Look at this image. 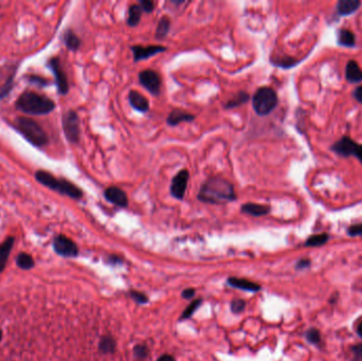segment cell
Segmentation results:
<instances>
[{
  "instance_id": "7402d4cb",
  "label": "cell",
  "mask_w": 362,
  "mask_h": 361,
  "mask_svg": "<svg viewBox=\"0 0 362 361\" xmlns=\"http://www.w3.org/2000/svg\"><path fill=\"white\" fill-rule=\"evenodd\" d=\"M338 44L342 47L353 48L356 45V36L354 33L347 29H341L338 33Z\"/></svg>"
},
{
  "instance_id": "83f0119b",
  "label": "cell",
  "mask_w": 362,
  "mask_h": 361,
  "mask_svg": "<svg viewBox=\"0 0 362 361\" xmlns=\"http://www.w3.org/2000/svg\"><path fill=\"white\" fill-rule=\"evenodd\" d=\"M114 349H116V343L114 340L109 337V336H106L103 337L100 342V350L103 353H113Z\"/></svg>"
},
{
  "instance_id": "836d02e7",
  "label": "cell",
  "mask_w": 362,
  "mask_h": 361,
  "mask_svg": "<svg viewBox=\"0 0 362 361\" xmlns=\"http://www.w3.org/2000/svg\"><path fill=\"white\" fill-rule=\"evenodd\" d=\"M140 6H141L142 11L145 13H152L155 9V3L151 0H141L140 1Z\"/></svg>"
},
{
  "instance_id": "d590c367",
  "label": "cell",
  "mask_w": 362,
  "mask_h": 361,
  "mask_svg": "<svg viewBox=\"0 0 362 361\" xmlns=\"http://www.w3.org/2000/svg\"><path fill=\"white\" fill-rule=\"evenodd\" d=\"M131 298H133L137 303H139V304H144V303L147 302V298L146 295L143 294L142 292H138V291H131L130 293Z\"/></svg>"
},
{
  "instance_id": "6da1fadb",
  "label": "cell",
  "mask_w": 362,
  "mask_h": 361,
  "mask_svg": "<svg viewBox=\"0 0 362 361\" xmlns=\"http://www.w3.org/2000/svg\"><path fill=\"white\" fill-rule=\"evenodd\" d=\"M197 198L205 203L221 204L236 200V193L232 183L227 179L211 177L201 184Z\"/></svg>"
},
{
  "instance_id": "44dd1931",
  "label": "cell",
  "mask_w": 362,
  "mask_h": 361,
  "mask_svg": "<svg viewBox=\"0 0 362 361\" xmlns=\"http://www.w3.org/2000/svg\"><path fill=\"white\" fill-rule=\"evenodd\" d=\"M63 42L65 46L71 51H77L81 47V39L72 30H66L63 34Z\"/></svg>"
},
{
  "instance_id": "7a4b0ae2",
  "label": "cell",
  "mask_w": 362,
  "mask_h": 361,
  "mask_svg": "<svg viewBox=\"0 0 362 361\" xmlns=\"http://www.w3.org/2000/svg\"><path fill=\"white\" fill-rule=\"evenodd\" d=\"M15 107L17 110L32 116H44L54 110L55 103L47 95L35 91H24L16 100Z\"/></svg>"
},
{
  "instance_id": "74e56055",
  "label": "cell",
  "mask_w": 362,
  "mask_h": 361,
  "mask_svg": "<svg viewBox=\"0 0 362 361\" xmlns=\"http://www.w3.org/2000/svg\"><path fill=\"white\" fill-rule=\"evenodd\" d=\"M134 352L136 357L139 359H144L147 356V349L144 346H137Z\"/></svg>"
},
{
  "instance_id": "1f68e13d",
  "label": "cell",
  "mask_w": 362,
  "mask_h": 361,
  "mask_svg": "<svg viewBox=\"0 0 362 361\" xmlns=\"http://www.w3.org/2000/svg\"><path fill=\"white\" fill-rule=\"evenodd\" d=\"M306 338L307 340L312 343V344H317L320 342V333L319 331L315 330V328H311L307 333H306Z\"/></svg>"
},
{
  "instance_id": "4fadbf2b",
  "label": "cell",
  "mask_w": 362,
  "mask_h": 361,
  "mask_svg": "<svg viewBox=\"0 0 362 361\" xmlns=\"http://www.w3.org/2000/svg\"><path fill=\"white\" fill-rule=\"evenodd\" d=\"M167 50L166 47L163 46H134L131 47V51L134 53V60L135 62H139V61H143L146 59H150V57L158 54V53H162Z\"/></svg>"
},
{
  "instance_id": "5bb4252c",
  "label": "cell",
  "mask_w": 362,
  "mask_h": 361,
  "mask_svg": "<svg viewBox=\"0 0 362 361\" xmlns=\"http://www.w3.org/2000/svg\"><path fill=\"white\" fill-rule=\"evenodd\" d=\"M128 100L131 107L140 112H147L150 110V102L147 98L136 90H131L128 93Z\"/></svg>"
},
{
  "instance_id": "ee69618b",
  "label": "cell",
  "mask_w": 362,
  "mask_h": 361,
  "mask_svg": "<svg viewBox=\"0 0 362 361\" xmlns=\"http://www.w3.org/2000/svg\"><path fill=\"white\" fill-rule=\"evenodd\" d=\"M158 361H175V360L170 355H163L158 359Z\"/></svg>"
},
{
  "instance_id": "d6986e66",
  "label": "cell",
  "mask_w": 362,
  "mask_h": 361,
  "mask_svg": "<svg viewBox=\"0 0 362 361\" xmlns=\"http://www.w3.org/2000/svg\"><path fill=\"white\" fill-rule=\"evenodd\" d=\"M14 242H15L14 237L10 236V237H7V239L1 245H0V272H2L3 269L5 268L6 262H7V259H9L11 250L13 248Z\"/></svg>"
},
{
  "instance_id": "ab89813d",
  "label": "cell",
  "mask_w": 362,
  "mask_h": 361,
  "mask_svg": "<svg viewBox=\"0 0 362 361\" xmlns=\"http://www.w3.org/2000/svg\"><path fill=\"white\" fill-rule=\"evenodd\" d=\"M354 97L362 104V86H358L355 90H354Z\"/></svg>"
},
{
  "instance_id": "d4e9b609",
  "label": "cell",
  "mask_w": 362,
  "mask_h": 361,
  "mask_svg": "<svg viewBox=\"0 0 362 361\" xmlns=\"http://www.w3.org/2000/svg\"><path fill=\"white\" fill-rule=\"evenodd\" d=\"M171 29V19L168 16H162V18L158 22L157 29H156L155 36L158 39H162L168 35V33Z\"/></svg>"
},
{
  "instance_id": "4316f807",
  "label": "cell",
  "mask_w": 362,
  "mask_h": 361,
  "mask_svg": "<svg viewBox=\"0 0 362 361\" xmlns=\"http://www.w3.org/2000/svg\"><path fill=\"white\" fill-rule=\"evenodd\" d=\"M16 263L21 269H31L34 266V261L28 253H20L17 257V260H16Z\"/></svg>"
},
{
  "instance_id": "cb8c5ba5",
  "label": "cell",
  "mask_w": 362,
  "mask_h": 361,
  "mask_svg": "<svg viewBox=\"0 0 362 361\" xmlns=\"http://www.w3.org/2000/svg\"><path fill=\"white\" fill-rule=\"evenodd\" d=\"M248 101H249V94L248 93L245 92V91L238 92L232 98H230V100L225 104V108L226 109L235 108V107H238V106L246 104Z\"/></svg>"
},
{
  "instance_id": "8fae6325",
  "label": "cell",
  "mask_w": 362,
  "mask_h": 361,
  "mask_svg": "<svg viewBox=\"0 0 362 361\" xmlns=\"http://www.w3.org/2000/svg\"><path fill=\"white\" fill-rule=\"evenodd\" d=\"M104 197L107 201L120 208L128 206V198L126 193L118 186H109L104 191Z\"/></svg>"
},
{
  "instance_id": "f546056e",
  "label": "cell",
  "mask_w": 362,
  "mask_h": 361,
  "mask_svg": "<svg viewBox=\"0 0 362 361\" xmlns=\"http://www.w3.org/2000/svg\"><path fill=\"white\" fill-rule=\"evenodd\" d=\"M13 86H14V73L7 78L5 83L0 87V100L10 93V91L13 89Z\"/></svg>"
},
{
  "instance_id": "603a6c76",
  "label": "cell",
  "mask_w": 362,
  "mask_h": 361,
  "mask_svg": "<svg viewBox=\"0 0 362 361\" xmlns=\"http://www.w3.org/2000/svg\"><path fill=\"white\" fill-rule=\"evenodd\" d=\"M142 9L139 4H133L129 6L128 9V17H127V24L129 27H136L141 19Z\"/></svg>"
},
{
  "instance_id": "4dcf8cb0",
  "label": "cell",
  "mask_w": 362,
  "mask_h": 361,
  "mask_svg": "<svg viewBox=\"0 0 362 361\" xmlns=\"http://www.w3.org/2000/svg\"><path fill=\"white\" fill-rule=\"evenodd\" d=\"M200 304H201V300H196V301L192 302L191 304L188 305L186 307V309L183 311L182 316H181V319H188V318H190L195 313L196 309H198Z\"/></svg>"
},
{
  "instance_id": "e575fe53",
  "label": "cell",
  "mask_w": 362,
  "mask_h": 361,
  "mask_svg": "<svg viewBox=\"0 0 362 361\" xmlns=\"http://www.w3.org/2000/svg\"><path fill=\"white\" fill-rule=\"evenodd\" d=\"M348 233L351 236H361L362 235V224L351 226L348 230Z\"/></svg>"
},
{
  "instance_id": "f1b7e54d",
  "label": "cell",
  "mask_w": 362,
  "mask_h": 361,
  "mask_svg": "<svg viewBox=\"0 0 362 361\" xmlns=\"http://www.w3.org/2000/svg\"><path fill=\"white\" fill-rule=\"evenodd\" d=\"M271 63H272L274 66H277V67L281 68H291L293 67L294 65H297L298 62L295 61L294 59H291V57H285V59H276V60H271Z\"/></svg>"
},
{
  "instance_id": "8992f818",
  "label": "cell",
  "mask_w": 362,
  "mask_h": 361,
  "mask_svg": "<svg viewBox=\"0 0 362 361\" xmlns=\"http://www.w3.org/2000/svg\"><path fill=\"white\" fill-rule=\"evenodd\" d=\"M62 125L65 137L70 143L77 144L80 141L81 128L80 118L75 110H68L64 112L62 118Z\"/></svg>"
},
{
  "instance_id": "7bdbcfd3",
  "label": "cell",
  "mask_w": 362,
  "mask_h": 361,
  "mask_svg": "<svg viewBox=\"0 0 362 361\" xmlns=\"http://www.w3.org/2000/svg\"><path fill=\"white\" fill-rule=\"evenodd\" d=\"M356 157L360 160V162L362 163V145H358V149L356 152Z\"/></svg>"
},
{
  "instance_id": "60d3db41",
  "label": "cell",
  "mask_w": 362,
  "mask_h": 361,
  "mask_svg": "<svg viewBox=\"0 0 362 361\" xmlns=\"http://www.w3.org/2000/svg\"><path fill=\"white\" fill-rule=\"evenodd\" d=\"M194 294H195V290H194V289H192V288H187V289H185V290L182 292V297H183L184 299H190V298H192V297H193Z\"/></svg>"
},
{
  "instance_id": "2e32d148",
  "label": "cell",
  "mask_w": 362,
  "mask_h": 361,
  "mask_svg": "<svg viewBox=\"0 0 362 361\" xmlns=\"http://www.w3.org/2000/svg\"><path fill=\"white\" fill-rule=\"evenodd\" d=\"M345 79L353 84H358L362 82V70L355 61H350L345 68Z\"/></svg>"
},
{
  "instance_id": "ba28073f",
  "label": "cell",
  "mask_w": 362,
  "mask_h": 361,
  "mask_svg": "<svg viewBox=\"0 0 362 361\" xmlns=\"http://www.w3.org/2000/svg\"><path fill=\"white\" fill-rule=\"evenodd\" d=\"M48 65L54 75L55 83L59 92L61 94H67L69 91V83L67 76H66V73L61 65L60 59L59 57H52V59L49 61Z\"/></svg>"
},
{
  "instance_id": "b9f144b4",
  "label": "cell",
  "mask_w": 362,
  "mask_h": 361,
  "mask_svg": "<svg viewBox=\"0 0 362 361\" xmlns=\"http://www.w3.org/2000/svg\"><path fill=\"white\" fill-rule=\"evenodd\" d=\"M309 261L308 260H302V261H300L299 262V264H298V267L299 268H305V267H307L308 265H309Z\"/></svg>"
},
{
  "instance_id": "52a82bcc",
  "label": "cell",
  "mask_w": 362,
  "mask_h": 361,
  "mask_svg": "<svg viewBox=\"0 0 362 361\" xmlns=\"http://www.w3.org/2000/svg\"><path fill=\"white\" fill-rule=\"evenodd\" d=\"M53 248L57 254L65 258H76L79 254L77 244L65 235H57L53 240Z\"/></svg>"
},
{
  "instance_id": "5b68a950",
  "label": "cell",
  "mask_w": 362,
  "mask_h": 361,
  "mask_svg": "<svg viewBox=\"0 0 362 361\" xmlns=\"http://www.w3.org/2000/svg\"><path fill=\"white\" fill-rule=\"evenodd\" d=\"M277 94L272 88L261 87L252 96L253 109L259 116H268L277 106Z\"/></svg>"
},
{
  "instance_id": "30bf717a",
  "label": "cell",
  "mask_w": 362,
  "mask_h": 361,
  "mask_svg": "<svg viewBox=\"0 0 362 361\" xmlns=\"http://www.w3.org/2000/svg\"><path fill=\"white\" fill-rule=\"evenodd\" d=\"M188 172L186 170H181L179 173L173 178L171 183V195L176 199H183L187 182H188Z\"/></svg>"
},
{
  "instance_id": "9c48e42d",
  "label": "cell",
  "mask_w": 362,
  "mask_h": 361,
  "mask_svg": "<svg viewBox=\"0 0 362 361\" xmlns=\"http://www.w3.org/2000/svg\"><path fill=\"white\" fill-rule=\"evenodd\" d=\"M139 81L141 85L153 95H158L161 90V78L157 72L147 69L139 73Z\"/></svg>"
},
{
  "instance_id": "e0dca14e",
  "label": "cell",
  "mask_w": 362,
  "mask_h": 361,
  "mask_svg": "<svg viewBox=\"0 0 362 361\" xmlns=\"http://www.w3.org/2000/svg\"><path fill=\"white\" fill-rule=\"evenodd\" d=\"M242 212L246 213V214H249L251 216H264L270 212V207L265 206V204H259V203H253V202H247L242 207Z\"/></svg>"
},
{
  "instance_id": "7c38bea8",
  "label": "cell",
  "mask_w": 362,
  "mask_h": 361,
  "mask_svg": "<svg viewBox=\"0 0 362 361\" xmlns=\"http://www.w3.org/2000/svg\"><path fill=\"white\" fill-rule=\"evenodd\" d=\"M358 145L359 144H357L355 141L353 140V139L345 136L342 139H340L338 142H336L333 145L332 150L336 154L343 156V157H350V156L356 155Z\"/></svg>"
},
{
  "instance_id": "8d00e7d4",
  "label": "cell",
  "mask_w": 362,
  "mask_h": 361,
  "mask_svg": "<svg viewBox=\"0 0 362 361\" xmlns=\"http://www.w3.org/2000/svg\"><path fill=\"white\" fill-rule=\"evenodd\" d=\"M245 306H246L245 301H243V300H235V301L232 302L231 309H232L233 313H236L237 314V313H241V311L245 308Z\"/></svg>"
},
{
  "instance_id": "ac0fdd59",
  "label": "cell",
  "mask_w": 362,
  "mask_h": 361,
  "mask_svg": "<svg viewBox=\"0 0 362 361\" xmlns=\"http://www.w3.org/2000/svg\"><path fill=\"white\" fill-rule=\"evenodd\" d=\"M361 2L358 0H340L337 3V12L341 16H349L355 13L360 6Z\"/></svg>"
},
{
  "instance_id": "9a60e30c",
  "label": "cell",
  "mask_w": 362,
  "mask_h": 361,
  "mask_svg": "<svg viewBox=\"0 0 362 361\" xmlns=\"http://www.w3.org/2000/svg\"><path fill=\"white\" fill-rule=\"evenodd\" d=\"M194 119H195V117L191 113L185 112L184 110H181V109H174V110H172L171 113L169 114V117L167 119V123L170 126H177L178 124H180V123L192 122Z\"/></svg>"
},
{
  "instance_id": "484cf974",
  "label": "cell",
  "mask_w": 362,
  "mask_h": 361,
  "mask_svg": "<svg viewBox=\"0 0 362 361\" xmlns=\"http://www.w3.org/2000/svg\"><path fill=\"white\" fill-rule=\"evenodd\" d=\"M328 241V235L323 233V234H316L310 236L309 239L306 241V246L308 247H319V246L324 245L326 242Z\"/></svg>"
},
{
  "instance_id": "d6a6232c",
  "label": "cell",
  "mask_w": 362,
  "mask_h": 361,
  "mask_svg": "<svg viewBox=\"0 0 362 361\" xmlns=\"http://www.w3.org/2000/svg\"><path fill=\"white\" fill-rule=\"evenodd\" d=\"M28 81L30 82V83H33V84H36L38 86H47L48 85V80H46L45 78H42V77H38V76H30L28 78Z\"/></svg>"
},
{
  "instance_id": "f6af8a7d",
  "label": "cell",
  "mask_w": 362,
  "mask_h": 361,
  "mask_svg": "<svg viewBox=\"0 0 362 361\" xmlns=\"http://www.w3.org/2000/svg\"><path fill=\"white\" fill-rule=\"evenodd\" d=\"M357 332H358V334H359L360 337L362 338V323H360V325L358 326V330H357Z\"/></svg>"
},
{
  "instance_id": "f35d334b",
  "label": "cell",
  "mask_w": 362,
  "mask_h": 361,
  "mask_svg": "<svg viewBox=\"0 0 362 361\" xmlns=\"http://www.w3.org/2000/svg\"><path fill=\"white\" fill-rule=\"evenodd\" d=\"M353 351V354L354 356H355V358L358 360V359H361L362 358V344H358V346L354 347L352 349Z\"/></svg>"
},
{
  "instance_id": "277c9868",
  "label": "cell",
  "mask_w": 362,
  "mask_h": 361,
  "mask_svg": "<svg viewBox=\"0 0 362 361\" xmlns=\"http://www.w3.org/2000/svg\"><path fill=\"white\" fill-rule=\"evenodd\" d=\"M14 127L33 146L43 147L49 142V137L45 129L31 118L18 117L15 120Z\"/></svg>"
},
{
  "instance_id": "3957f363",
  "label": "cell",
  "mask_w": 362,
  "mask_h": 361,
  "mask_svg": "<svg viewBox=\"0 0 362 361\" xmlns=\"http://www.w3.org/2000/svg\"><path fill=\"white\" fill-rule=\"evenodd\" d=\"M34 176L40 184L47 186L48 188H50V190L59 192L62 195L68 196L72 199H81L84 195L83 191H82L75 183H72L68 181V180L63 178L57 179L51 173H49V172H46L44 170L36 171Z\"/></svg>"
},
{
  "instance_id": "bcb514c9",
  "label": "cell",
  "mask_w": 362,
  "mask_h": 361,
  "mask_svg": "<svg viewBox=\"0 0 362 361\" xmlns=\"http://www.w3.org/2000/svg\"><path fill=\"white\" fill-rule=\"evenodd\" d=\"M1 339H2V332L0 330V341H1Z\"/></svg>"
},
{
  "instance_id": "ffe728a7",
  "label": "cell",
  "mask_w": 362,
  "mask_h": 361,
  "mask_svg": "<svg viewBox=\"0 0 362 361\" xmlns=\"http://www.w3.org/2000/svg\"><path fill=\"white\" fill-rule=\"evenodd\" d=\"M228 283L230 286L235 287V288L238 289H243V290H247V291H259L261 289L260 285L250 282L248 280H245V278H237V277H231L228 280Z\"/></svg>"
}]
</instances>
